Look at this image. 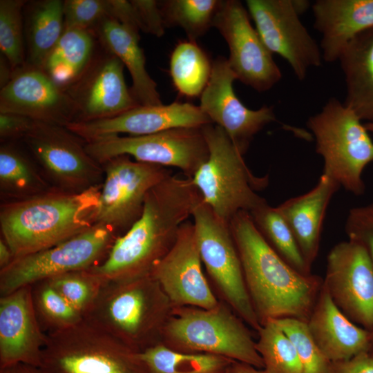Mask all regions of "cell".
Returning <instances> with one entry per match:
<instances>
[{"mask_svg": "<svg viewBox=\"0 0 373 373\" xmlns=\"http://www.w3.org/2000/svg\"><path fill=\"white\" fill-rule=\"evenodd\" d=\"M201 199L191 178L169 175L149 191L140 218L116 238L106 258L89 270L104 282L150 274Z\"/></svg>", "mask_w": 373, "mask_h": 373, "instance_id": "6da1fadb", "label": "cell"}, {"mask_svg": "<svg viewBox=\"0 0 373 373\" xmlns=\"http://www.w3.org/2000/svg\"><path fill=\"white\" fill-rule=\"evenodd\" d=\"M229 227L261 326L283 318L307 322L323 280L303 274L287 264L262 236L249 212H238Z\"/></svg>", "mask_w": 373, "mask_h": 373, "instance_id": "7a4b0ae2", "label": "cell"}, {"mask_svg": "<svg viewBox=\"0 0 373 373\" xmlns=\"http://www.w3.org/2000/svg\"><path fill=\"white\" fill-rule=\"evenodd\" d=\"M102 184L79 193L56 189L1 206L2 238L14 258L70 239L96 224Z\"/></svg>", "mask_w": 373, "mask_h": 373, "instance_id": "3957f363", "label": "cell"}, {"mask_svg": "<svg viewBox=\"0 0 373 373\" xmlns=\"http://www.w3.org/2000/svg\"><path fill=\"white\" fill-rule=\"evenodd\" d=\"M173 309L169 298L150 274L104 282L84 319L141 352L161 343Z\"/></svg>", "mask_w": 373, "mask_h": 373, "instance_id": "277c9868", "label": "cell"}, {"mask_svg": "<svg viewBox=\"0 0 373 373\" xmlns=\"http://www.w3.org/2000/svg\"><path fill=\"white\" fill-rule=\"evenodd\" d=\"M246 323L224 301L212 308L173 307L161 343L178 352L209 354L263 369Z\"/></svg>", "mask_w": 373, "mask_h": 373, "instance_id": "5b68a950", "label": "cell"}, {"mask_svg": "<svg viewBox=\"0 0 373 373\" xmlns=\"http://www.w3.org/2000/svg\"><path fill=\"white\" fill-rule=\"evenodd\" d=\"M209 155L191 178L202 200L222 220L229 222L240 211L250 213L265 203L258 194L269 183V176L255 175L243 155L219 126L202 127Z\"/></svg>", "mask_w": 373, "mask_h": 373, "instance_id": "8992f818", "label": "cell"}, {"mask_svg": "<svg viewBox=\"0 0 373 373\" xmlns=\"http://www.w3.org/2000/svg\"><path fill=\"white\" fill-rule=\"evenodd\" d=\"M307 126L323 160V174L355 195L365 191L362 175L373 162V139L361 119L335 97L309 117Z\"/></svg>", "mask_w": 373, "mask_h": 373, "instance_id": "52a82bcc", "label": "cell"}, {"mask_svg": "<svg viewBox=\"0 0 373 373\" xmlns=\"http://www.w3.org/2000/svg\"><path fill=\"white\" fill-rule=\"evenodd\" d=\"M39 367L43 373H149L140 352L84 318L46 334Z\"/></svg>", "mask_w": 373, "mask_h": 373, "instance_id": "ba28073f", "label": "cell"}, {"mask_svg": "<svg viewBox=\"0 0 373 373\" xmlns=\"http://www.w3.org/2000/svg\"><path fill=\"white\" fill-rule=\"evenodd\" d=\"M119 236L111 227L96 223L90 229L48 249L14 258L0 269V295L26 286L100 264Z\"/></svg>", "mask_w": 373, "mask_h": 373, "instance_id": "9c48e42d", "label": "cell"}, {"mask_svg": "<svg viewBox=\"0 0 373 373\" xmlns=\"http://www.w3.org/2000/svg\"><path fill=\"white\" fill-rule=\"evenodd\" d=\"M191 217L201 260L222 301L249 326L261 327L250 299L229 224L201 199Z\"/></svg>", "mask_w": 373, "mask_h": 373, "instance_id": "30bf717a", "label": "cell"}, {"mask_svg": "<svg viewBox=\"0 0 373 373\" xmlns=\"http://www.w3.org/2000/svg\"><path fill=\"white\" fill-rule=\"evenodd\" d=\"M87 153L101 165L119 155L137 162L180 169L192 178L207 160L208 146L201 128H175L137 136L111 135L86 142Z\"/></svg>", "mask_w": 373, "mask_h": 373, "instance_id": "8fae6325", "label": "cell"}, {"mask_svg": "<svg viewBox=\"0 0 373 373\" xmlns=\"http://www.w3.org/2000/svg\"><path fill=\"white\" fill-rule=\"evenodd\" d=\"M246 5L265 46L289 64L299 81L305 79L309 69L321 66V48L300 19L309 1L247 0Z\"/></svg>", "mask_w": 373, "mask_h": 373, "instance_id": "7c38bea8", "label": "cell"}, {"mask_svg": "<svg viewBox=\"0 0 373 373\" xmlns=\"http://www.w3.org/2000/svg\"><path fill=\"white\" fill-rule=\"evenodd\" d=\"M22 140L55 189L79 193L102 184V165L87 153L85 140L66 127L37 122Z\"/></svg>", "mask_w": 373, "mask_h": 373, "instance_id": "4fadbf2b", "label": "cell"}, {"mask_svg": "<svg viewBox=\"0 0 373 373\" xmlns=\"http://www.w3.org/2000/svg\"><path fill=\"white\" fill-rule=\"evenodd\" d=\"M102 165L104 178L96 223L109 226L117 233L126 232L140 218L149 191L171 171L128 155L113 157Z\"/></svg>", "mask_w": 373, "mask_h": 373, "instance_id": "5bb4252c", "label": "cell"}, {"mask_svg": "<svg viewBox=\"0 0 373 373\" xmlns=\"http://www.w3.org/2000/svg\"><path fill=\"white\" fill-rule=\"evenodd\" d=\"M249 19L240 1H221L213 27L228 45L227 61L237 79L258 92H265L280 81L282 73Z\"/></svg>", "mask_w": 373, "mask_h": 373, "instance_id": "9a60e30c", "label": "cell"}, {"mask_svg": "<svg viewBox=\"0 0 373 373\" xmlns=\"http://www.w3.org/2000/svg\"><path fill=\"white\" fill-rule=\"evenodd\" d=\"M323 284L345 316L373 332V262L363 245L351 239L335 245L327 257Z\"/></svg>", "mask_w": 373, "mask_h": 373, "instance_id": "2e32d148", "label": "cell"}, {"mask_svg": "<svg viewBox=\"0 0 373 373\" xmlns=\"http://www.w3.org/2000/svg\"><path fill=\"white\" fill-rule=\"evenodd\" d=\"M124 67L115 55L99 45L87 68L65 89L77 108L74 122L113 117L140 106L127 87Z\"/></svg>", "mask_w": 373, "mask_h": 373, "instance_id": "e0dca14e", "label": "cell"}, {"mask_svg": "<svg viewBox=\"0 0 373 373\" xmlns=\"http://www.w3.org/2000/svg\"><path fill=\"white\" fill-rule=\"evenodd\" d=\"M236 79L227 59L217 57L212 63L211 75L200 95L199 106L244 155L254 137L266 125L276 121V117L272 106H263L258 110L245 106L233 90Z\"/></svg>", "mask_w": 373, "mask_h": 373, "instance_id": "ac0fdd59", "label": "cell"}, {"mask_svg": "<svg viewBox=\"0 0 373 373\" xmlns=\"http://www.w3.org/2000/svg\"><path fill=\"white\" fill-rule=\"evenodd\" d=\"M0 113L66 127L75 122L77 108L66 90L43 69L26 63L1 88Z\"/></svg>", "mask_w": 373, "mask_h": 373, "instance_id": "d6986e66", "label": "cell"}, {"mask_svg": "<svg viewBox=\"0 0 373 373\" xmlns=\"http://www.w3.org/2000/svg\"><path fill=\"white\" fill-rule=\"evenodd\" d=\"M202 263L193 223L187 220L181 226L172 248L151 273L173 307L209 309L220 302L203 273Z\"/></svg>", "mask_w": 373, "mask_h": 373, "instance_id": "ffe728a7", "label": "cell"}, {"mask_svg": "<svg viewBox=\"0 0 373 373\" xmlns=\"http://www.w3.org/2000/svg\"><path fill=\"white\" fill-rule=\"evenodd\" d=\"M209 124L213 123L200 106L175 102L169 105H140L113 117L72 122L66 127L87 142L115 135H144L175 128H201Z\"/></svg>", "mask_w": 373, "mask_h": 373, "instance_id": "44dd1931", "label": "cell"}, {"mask_svg": "<svg viewBox=\"0 0 373 373\" xmlns=\"http://www.w3.org/2000/svg\"><path fill=\"white\" fill-rule=\"evenodd\" d=\"M46 339L34 308L32 286L0 297V368L19 363L39 367Z\"/></svg>", "mask_w": 373, "mask_h": 373, "instance_id": "7402d4cb", "label": "cell"}, {"mask_svg": "<svg viewBox=\"0 0 373 373\" xmlns=\"http://www.w3.org/2000/svg\"><path fill=\"white\" fill-rule=\"evenodd\" d=\"M306 323L317 347L329 362L349 360L370 348L372 332L342 313L323 282Z\"/></svg>", "mask_w": 373, "mask_h": 373, "instance_id": "603a6c76", "label": "cell"}, {"mask_svg": "<svg viewBox=\"0 0 373 373\" xmlns=\"http://www.w3.org/2000/svg\"><path fill=\"white\" fill-rule=\"evenodd\" d=\"M312 10L326 62L338 61L355 37L373 28V0H316Z\"/></svg>", "mask_w": 373, "mask_h": 373, "instance_id": "cb8c5ba5", "label": "cell"}, {"mask_svg": "<svg viewBox=\"0 0 373 373\" xmlns=\"http://www.w3.org/2000/svg\"><path fill=\"white\" fill-rule=\"evenodd\" d=\"M340 187L336 182L323 173L311 190L291 198L276 207L290 227L309 269L319 251L328 205Z\"/></svg>", "mask_w": 373, "mask_h": 373, "instance_id": "d4e9b609", "label": "cell"}, {"mask_svg": "<svg viewBox=\"0 0 373 373\" xmlns=\"http://www.w3.org/2000/svg\"><path fill=\"white\" fill-rule=\"evenodd\" d=\"M93 30L99 44L128 69L133 81L130 90L136 102L141 106L163 104L157 84L146 70L140 35L109 17L102 19Z\"/></svg>", "mask_w": 373, "mask_h": 373, "instance_id": "484cf974", "label": "cell"}, {"mask_svg": "<svg viewBox=\"0 0 373 373\" xmlns=\"http://www.w3.org/2000/svg\"><path fill=\"white\" fill-rule=\"evenodd\" d=\"M338 61L344 74V104L361 120L373 119V28L355 37Z\"/></svg>", "mask_w": 373, "mask_h": 373, "instance_id": "4316f807", "label": "cell"}, {"mask_svg": "<svg viewBox=\"0 0 373 373\" xmlns=\"http://www.w3.org/2000/svg\"><path fill=\"white\" fill-rule=\"evenodd\" d=\"M99 45L93 30L64 29L59 41L46 58L41 69L66 89L87 68Z\"/></svg>", "mask_w": 373, "mask_h": 373, "instance_id": "83f0119b", "label": "cell"}, {"mask_svg": "<svg viewBox=\"0 0 373 373\" xmlns=\"http://www.w3.org/2000/svg\"><path fill=\"white\" fill-rule=\"evenodd\" d=\"M64 1H27L23 8L26 63L41 68L64 30Z\"/></svg>", "mask_w": 373, "mask_h": 373, "instance_id": "f1b7e54d", "label": "cell"}, {"mask_svg": "<svg viewBox=\"0 0 373 373\" xmlns=\"http://www.w3.org/2000/svg\"><path fill=\"white\" fill-rule=\"evenodd\" d=\"M0 147L1 195L10 201L28 199L54 189L12 142Z\"/></svg>", "mask_w": 373, "mask_h": 373, "instance_id": "f546056e", "label": "cell"}, {"mask_svg": "<svg viewBox=\"0 0 373 373\" xmlns=\"http://www.w3.org/2000/svg\"><path fill=\"white\" fill-rule=\"evenodd\" d=\"M140 354L149 373H227L235 361L218 355L178 352L162 343Z\"/></svg>", "mask_w": 373, "mask_h": 373, "instance_id": "4dcf8cb0", "label": "cell"}, {"mask_svg": "<svg viewBox=\"0 0 373 373\" xmlns=\"http://www.w3.org/2000/svg\"><path fill=\"white\" fill-rule=\"evenodd\" d=\"M212 71L207 54L195 41L177 44L170 57V74L174 86L182 95L193 98L202 95Z\"/></svg>", "mask_w": 373, "mask_h": 373, "instance_id": "1f68e13d", "label": "cell"}, {"mask_svg": "<svg viewBox=\"0 0 373 373\" xmlns=\"http://www.w3.org/2000/svg\"><path fill=\"white\" fill-rule=\"evenodd\" d=\"M249 214L269 245L287 264L303 274H311L290 227L276 207L265 202Z\"/></svg>", "mask_w": 373, "mask_h": 373, "instance_id": "d6a6232c", "label": "cell"}, {"mask_svg": "<svg viewBox=\"0 0 373 373\" xmlns=\"http://www.w3.org/2000/svg\"><path fill=\"white\" fill-rule=\"evenodd\" d=\"M220 0H165L159 2L165 28L180 27L195 41L211 27Z\"/></svg>", "mask_w": 373, "mask_h": 373, "instance_id": "836d02e7", "label": "cell"}, {"mask_svg": "<svg viewBox=\"0 0 373 373\" xmlns=\"http://www.w3.org/2000/svg\"><path fill=\"white\" fill-rule=\"evenodd\" d=\"M32 286L33 305L46 334L66 329L84 320L77 311L51 285L48 280Z\"/></svg>", "mask_w": 373, "mask_h": 373, "instance_id": "e575fe53", "label": "cell"}, {"mask_svg": "<svg viewBox=\"0 0 373 373\" xmlns=\"http://www.w3.org/2000/svg\"><path fill=\"white\" fill-rule=\"evenodd\" d=\"M257 332L256 347L267 373H303L294 345L273 321L262 325Z\"/></svg>", "mask_w": 373, "mask_h": 373, "instance_id": "d590c367", "label": "cell"}, {"mask_svg": "<svg viewBox=\"0 0 373 373\" xmlns=\"http://www.w3.org/2000/svg\"><path fill=\"white\" fill-rule=\"evenodd\" d=\"M26 0L0 1V50L14 71L26 63L23 8Z\"/></svg>", "mask_w": 373, "mask_h": 373, "instance_id": "8d00e7d4", "label": "cell"}, {"mask_svg": "<svg viewBox=\"0 0 373 373\" xmlns=\"http://www.w3.org/2000/svg\"><path fill=\"white\" fill-rule=\"evenodd\" d=\"M47 280L84 318L93 307L104 283L89 269L70 271Z\"/></svg>", "mask_w": 373, "mask_h": 373, "instance_id": "74e56055", "label": "cell"}, {"mask_svg": "<svg viewBox=\"0 0 373 373\" xmlns=\"http://www.w3.org/2000/svg\"><path fill=\"white\" fill-rule=\"evenodd\" d=\"M273 321L294 345L303 366V373H327L330 362L317 347L306 322L293 318H283Z\"/></svg>", "mask_w": 373, "mask_h": 373, "instance_id": "f35d334b", "label": "cell"}, {"mask_svg": "<svg viewBox=\"0 0 373 373\" xmlns=\"http://www.w3.org/2000/svg\"><path fill=\"white\" fill-rule=\"evenodd\" d=\"M64 29L93 30L108 16V0H64Z\"/></svg>", "mask_w": 373, "mask_h": 373, "instance_id": "ab89813d", "label": "cell"}, {"mask_svg": "<svg viewBox=\"0 0 373 373\" xmlns=\"http://www.w3.org/2000/svg\"><path fill=\"white\" fill-rule=\"evenodd\" d=\"M345 230L348 239L363 245L367 250L373 262V202L352 208L347 214ZM372 340L368 353L373 357Z\"/></svg>", "mask_w": 373, "mask_h": 373, "instance_id": "60d3db41", "label": "cell"}, {"mask_svg": "<svg viewBox=\"0 0 373 373\" xmlns=\"http://www.w3.org/2000/svg\"><path fill=\"white\" fill-rule=\"evenodd\" d=\"M134 6L142 26V31L156 37L164 34L165 26L158 1L131 0Z\"/></svg>", "mask_w": 373, "mask_h": 373, "instance_id": "b9f144b4", "label": "cell"}, {"mask_svg": "<svg viewBox=\"0 0 373 373\" xmlns=\"http://www.w3.org/2000/svg\"><path fill=\"white\" fill-rule=\"evenodd\" d=\"M37 121L16 113H0L1 142L23 140L35 126Z\"/></svg>", "mask_w": 373, "mask_h": 373, "instance_id": "7bdbcfd3", "label": "cell"}, {"mask_svg": "<svg viewBox=\"0 0 373 373\" xmlns=\"http://www.w3.org/2000/svg\"><path fill=\"white\" fill-rule=\"evenodd\" d=\"M108 17L116 20L140 35L142 26L137 12L131 0H108Z\"/></svg>", "mask_w": 373, "mask_h": 373, "instance_id": "ee69618b", "label": "cell"}, {"mask_svg": "<svg viewBox=\"0 0 373 373\" xmlns=\"http://www.w3.org/2000/svg\"><path fill=\"white\" fill-rule=\"evenodd\" d=\"M327 373H373V357L363 352L349 360L330 362Z\"/></svg>", "mask_w": 373, "mask_h": 373, "instance_id": "f6af8a7d", "label": "cell"}, {"mask_svg": "<svg viewBox=\"0 0 373 373\" xmlns=\"http://www.w3.org/2000/svg\"><path fill=\"white\" fill-rule=\"evenodd\" d=\"M0 373H43V372L38 367L19 363L0 368Z\"/></svg>", "mask_w": 373, "mask_h": 373, "instance_id": "bcb514c9", "label": "cell"}, {"mask_svg": "<svg viewBox=\"0 0 373 373\" xmlns=\"http://www.w3.org/2000/svg\"><path fill=\"white\" fill-rule=\"evenodd\" d=\"M227 373H267L264 369H258L247 363L235 361Z\"/></svg>", "mask_w": 373, "mask_h": 373, "instance_id": "7dc6e473", "label": "cell"}, {"mask_svg": "<svg viewBox=\"0 0 373 373\" xmlns=\"http://www.w3.org/2000/svg\"><path fill=\"white\" fill-rule=\"evenodd\" d=\"M14 256L6 242L1 238L0 240V269L9 265Z\"/></svg>", "mask_w": 373, "mask_h": 373, "instance_id": "c3c4849f", "label": "cell"}, {"mask_svg": "<svg viewBox=\"0 0 373 373\" xmlns=\"http://www.w3.org/2000/svg\"><path fill=\"white\" fill-rule=\"evenodd\" d=\"M13 70L7 59L1 54L0 58V86L3 88L10 79Z\"/></svg>", "mask_w": 373, "mask_h": 373, "instance_id": "681fc988", "label": "cell"}, {"mask_svg": "<svg viewBox=\"0 0 373 373\" xmlns=\"http://www.w3.org/2000/svg\"><path fill=\"white\" fill-rule=\"evenodd\" d=\"M365 126L370 135L373 136V119L365 123Z\"/></svg>", "mask_w": 373, "mask_h": 373, "instance_id": "f907efd6", "label": "cell"}]
</instances>
